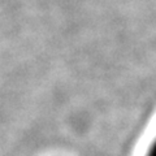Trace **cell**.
<instances>
[{
    "instance_id": "1",
    "label": "cell",
    "mask_w": 156,
    "mask_h": 156,
    "mask_svg": "<svg viewBox=\"0 0 156 156\" xmlns=\"http://www.w3.org/2000/svg\"><path fill=\"white\" fill-rule=\"evenodd\" d=\"M144 156H156V136H155V139L151 142L150 144V147L147 150V152H146Z\"/></svg>"
}]
</instances>
